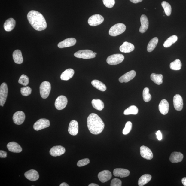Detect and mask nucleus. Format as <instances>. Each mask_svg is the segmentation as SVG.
Listing matches in <instances>:
<instances>
[{
    "label": "nucleus",
    "instance_id": "f257e3e1",
    "mask_svg": "<svg viewBox=\"0 0 186 186\" xmlns=\"http://www.w3.org/2000/svg\"><path fill=\"white\" fill-rule=\"evenodd\" d=\"M27 19L34 29L41 31L45 30L47 24L45 18L41 13L36 11H31L28 13Z\"/></svg>",
    "mask_w": 186,
    "mask_h": 186
},
{
    "label": "nucleus",
    "instance_id": "f03ea898",
    "mask_svg": "<svg viewBox=\"0 0 186 186\" xmlns=\"http://www.w3.org/2000/svg\"><path fill=\"white\" fill-rule=\"evenodd\" d=\"M87 124L89 131L93 135H97L102 132L105 127V124L97 114L92 113L89 115Z\"/></svg>",
    "mask_w": 186,
    "mask_h": 186
},
{
    "label": "nucleus",
    "instance_id": "7ed1b4c3",
    "mask_svg": "<svg viewBox=\"0 0 186 186\" xmlns=\"http://www.w3.org/2000/svg\"><path fill=\"white\" fill-rule=\"evenodd\" d=\"M126 26L122 23H117L110 28L109 34L111 36H117L123 33L126 30Z\"/></svg>",
    "mask_w": 186,
    "mask_h": 186
},
{
    "label": "nucleus",
    "instance_id": "20e7f679",
    "mask_svg": "<svg viewBox=\"0 0 186 186\" xmlns=\"http://www.w3.org/2000/svg\"><path fill=\"white\" fill-rule=\"evenodd\" d=\"M51 86L50 82L45 81L42 82L40 86V93L43 99L48 97L50 92Z\"/></svg>",
    "mask_w": 186,
    "mask_h": 186
},
{
    "label": "nucleus",
    "instance_id": "39448f33",
    "mask_svg": "<svg viewBox=\"0 0 186 186\" xmlns=\"http://www.w3.org/2000/svg\"><path fill=\"white\" fill-rule=\"evenodd\" d=\"M75 57L83 59H89L96 57L93 52L89 50H82L78 51L74 55Z\"/></svg>",
    "mask_w": 186,
    "mask_h": 186
},
{
    "label": "nucleus",
    "instance_id": "423d86ee",
    "mask_svg": "<svg viewBox=\"0 0 186 186\" xmlns=\"http://www.w3.org/2000/svg\"><path fill=\"white\" fill-rule=\"evenodd\" d=\"M124 59V56L122 54H114L108 56L107 58V62L110 65H117L123 62Z\"/></svg>",
    "mask_w": 186,
    "mask_h": 186
},
{
    "label": "nucleus",
    "instance_id": "0eeeda50",
    "mask_svg": "<svg viewBox=\"0 0 186 186\" xmlns=\"http://www.w3.org/2000/svg\"><path fill=\"white\" fill-rule=\"evenodd\" d=\"M8 86L5 82L2 83L0 87V105L3 107L6 102L8 96Z\"/></svg>",
    "mask_w": 186,
    "mask_h": 186
},
{
    "label": "nucleus",
    "instance_id": "6e6552de",
    "mask_svg": "<svg viewBox=\"0 0 186 186\" xmlns=\"http://www.w3.org/2000/svg\"><path fill=\"white\" fill-rule=\"evenodd\" d=\"M103 16L99 14H96L91 16L88 20V24L92 26H96L102 23L104 21Z\"/></svg>",
    "mask_w": 186,
    "mask_h": 186
},
{
    "label": "nucleus",
    "instance_id": "1a4fd4ad",
    "mask_svg": "<svg viewBox=\"0 0 186 186\" xmlns=\"http://www.w3.org/2000/svg\"><path fill=\"white\" fill-rule=\"evenodd\" d=\"M50 125V121L46 119H40L34 123L33 128L35 130L39 131L48 128Z\"/></svg>",
    "mask_w": 186,
    "mask_h": 186
},
{
    "label": "nucleus",
    "instance_id": "9d476101",
    "mask_svg": "<svg viewBox=\"0 0 186 186\" xmlns=\"http://www.w3.org/2000/svg\"><path fill=\"white\" fill-rule=\"evenodd\" d=\"M68 100L66 97L64 96H60L56 98L55 103L56 108L58 110L64 109L66 106Z\"/></svg>",
    "mask_w": 186,
    "mask_h": 186
},
{
    "label": "nucleus",
    "instance_id": "9b49d317",
    "mask_svg": "<svg viewBox=\"0 0 186 186\" xmlns=\"http://www.w3.org/2000/svg\"><path fill=\"white\" fill-rule=\"evenodd\" d=\"M25 119L24 113L22 111H18L13 115V119L14 123L21 125L24 122Z\"/></svg>",
    "mask_w": 186,
    "mask_h": 186
},
{
    "label": "nucleus",
    "instance_id": "f8f14e48",
    "mask_svg": "<svg viewBox=\"0 0 186 186\" xmlns=\"http://www.w3.org/2000/svg\"><path fill=\"white\" fill-rule=\"evenodd\" d=\"M65 148L61 145L55 146L52 148L49 151L50 154L53 157L59 156L64 154Z\"/></svg>",
    "mask_w": 186,
    "mask_h": 186
},
{
    "label": "nucleus",
    "instance_id": "ddd939ff",
    "mask_svg": "<svg viewBox=\"0 0 186 186\" xmlns=\"http://www.w3.org/2000/svg\"><path fill=\"white\" fill-rule=\"evenodd\" d=\"M140 152L141 157L146 159L151 160L153 157V153L149 148L143 145L140 148Z\"/></svg>",
    "mask_w": 186,
    "mask_h": 186
},
{
    "label": "nucleus",
    "instance_id": "4468645a",
    "mask_svg": "<svg viewBox=\"0 0 186 186\" xmlns=\"http://www.w3.org/2000/svg\"><path fill=\"white\" fill-rule=\"evenodd\" d=\"M77 41L76 39L73 38H67L63 40L58 44V46L60 48L68 47L73 46L76 44Z\"/></svg>",
    "mask_w": 186,
    "mask_h": 186
},
{
    "label": "nucleus",
    "instance_id": "2eb2a0df",
    "mask_svg": "<svg viewBox=\"0 0 186 186\" xmlns=\"http://www.w3.org/2000/svg\"><path fill=\"white\" fill-rule=\"evenodd\" d=\"M173 102L174 108L176 110L180 111L183 109V100L180 95L177 94L174 96Z\"/></svg>",
    "mask_w": 186,
    "mask_h": 186
},
{
    "label": "nucleus",
    "instance_id": "dca6fc26",
    "mask_svg": "<svg viewBox=\"0 0 186 186\" xmlns=\"http://www.w3.org/2000/svg\"><path fill=\"white\" fill-rule=\"evenodd\" d=\"M136 73L135 70H132L126 73L119 78V81L121 83L128 82L133 79L136 76Z\"/></svg>",
    "mask_w": 186,
    "mask_h": 186
},
{
    "label": "nucleus",
    "instance_id": "f3484780",
    "mask_svg": "<svg viewBox=\"0 0 186 186\" xmlns=\"http://www.w3.org/2000/svg\"><path fill=\"white\" fill-rule=\"evenodd\" d=\"M79 126L78 122L72 120L70 122L68 127V131L70 135L76 136L78 133Z\"/></svg>",
    "mask_w": 186,
    "mask_h": 186
},
{
    "label": "nucleus",
    "instance_id": "a211bd4d",
    "mask_svg": "<svg viewBox=\"0 0 186 186\" xmlns=\"http://www.w3.org/2000/svg\"><path fill=\"white\" fill-rule=\"evenodd\" d=\"M112 178V174L109 171L104 170L98 174V178L101 182L105 183L111 179Z\"/></svg>",
    "mask_w": 186,
    "mask_h": 186
},
{
    "label": "nucleus",
    "instance_id": "6ab92c4d",
    "mask_svg": "<svg viewBox=\"0 0 186 186\" xmlns=\"http://www.w3.org/2000/svg\"><path fill=\"white\" fill-rule=\"evenodd\" d=\"M141 26L139 31L141 33H144L146 32L149 27V22L147 16L145 15H142L140 18Z\"/></svg>",
    "mask_w": 186,
    "mask_h": 186
},
{
    "label": "nucleus",
    "instance_id": "aec40b11",
    "mask_svg": "<svg viewBox=\"0 0 186 186\" xmlns=\"http://www.w3.org/2000/svg\"><path fill=\"white\" fill-rule=\"evenodd\" d=\"M25 177L28 180L35 181L38 179L39 177L38 172L34 169H31L26 172L24 174Z\"/></svg>",
    "mask_w": 186,
    "mask_h": 186
},
{
    "label": "nucleus",
    "instance_id": "412c9836",
    "mask_svg": "<svg viewBox=\"0 0 186 186\" xmlns=\"http://www.w3.org/2000/svg\"><path fill=\"white\" fill-rule=\"evenodd\" d=\"M130 171L128 169L121 168L115 169L113 171V174L115 176L121 178L127 177L130 175Z\"/></svg>",
    "mask_w": 186,
    "mask_h": 186
},
{
    "label": "nucleus",
    "instance_id": "4be33fe9",
    "mask_svg": "<svg viewBox=\"0 0 186 186\" xmlns=\"http://www.w3.org/2000/svg\"><path fill=\"white\" fill-rule=\"evenodd\" d=\"M183 158V155L180 152H173L172 153L169 157V161L172 163H176L182 161Z\"/></svg>",
    "mask_w": 186,
    "mask_h": 186
},
{
    "label": "nucleus",
    "instance_id": "5701e85b",
    "mask_svg": "<svg viewBox=\"0 0 186 186\" xmlns=\"http://www.w3.org/2000/svg\"><path fill=\"white\" fill-rule=\"evenodd\" d=\"M169 103L166 100L163 99L159 103V111L163 115H166L168 114L169 110Z\"/></svg>",
    "mask_w": 186,
    "mask_h": 186
},
{
    "label": "nucleus",
    "instance_id": "b1692460",
    "mask_svg": "<svg viewBox=\"0 0 186 186\" xmlns=\"http://www.w3.org/2000/svg\"><path fill=\"white\" fill-rule=\"evenodd\" d=\"M7 148L9 151L14 153H20L22 151V149L20 146L17 143L11 142L8 143L7 145Z\"/></svg>",
    "mask_w": 186,
    "mask_h": 186
},
{
    "label": "nucleus",
    "instance_id": "393cba45",
    "mask_svg": "<svg viewBox=\"0 0 186 186\" xmlns=\"http://www.w3.org/2000/svg\"><path fill=\"white\" fill-rule=\"evenodd\" d=\"M135 47L133 44L128 42H124L120 47V50L122 53H129L133 51Z\"/></svg>",
    "mask_w": 186,
    "mask_h": 186
},
{
    "label": "nucleus",
    "instance_id": "a878e982",
    "mask_svg": "<svg viewBox=\"0 0 186 186\" xmlns=\"http://www.w3.org/2000/svg\"><path fill=\"white\" fill-rule=\"evenodd\" d=\"M16 21L13 18H10L7 20L4 23V29L7 32H11L15 28Z\"/></svg>",
    "mask_w": 186,
    "mask_h": 186
},
{
    "label": "nucleus",
    "instance_id": "bb28decb",
    "mask_svg": "<svg viewBox=\"0 0 186 186\" xmlns=\"http://www.w3.org/2000/svg\"><path fill=\"white\" fill-rule=\"evenodd\" d=\"M75 73L74 69L69 68L63 72L61 75L60 78L63 81H67L73 77Z\"/></svg>",
    "mask_w": 186,
    "mask_h": 186
},
{
    "label": "nucleus",
    "instance_id": "cd10ccee",
    "mask_svg": "<svg viewBox=\"0 0 186 186\" xmlns=\"http://www.w3.org/2000/svg\"><path fill=\"white\" fill-rule=\"evenodd\" d=\"M14 62L17 64H20L23 62V58L22 52L19 50H16L14 51L13 55Z\"/></svg>",
    "mask_w": 186,
    "mask_h": 186
},
{
    "label": "nucleus",
    "instance_id": "c85d7f7f",
    "mask_svg": "<svg viewBox=\"0 0 186 186\" xmlns=\"http://www.w3.org/2000/svg\"><path fill=\"white\" fill-rule=\"evenodd\" d=\"M91 84L94 87L99 90L105 91L107 90V87L102 82L97 80H93L91 82Z\"/></svg>",
    "mask_w": 186,
    "mask_h": 186
},
{
    "label": "nucleus",
    "instance_id": "c756f323",
    "mask_svg": "<svg viewBox=\"0 0 186 186\" xmlns=\"http://www.w3.org/2000/svg\"><path fill=\"white\" fill-rule=\"evenodd\" d=\"M152 178L151 175L149 174H145L139 179L138 185L139 186H143L149 182Z\"/></svg>",
    "mask_w": 186,
    "mask_h": 186
},
{
    "label": "nucleus",
    "instance_id": "7c9ffc66",
    "mask_svg": "<svg viewBox=\"0 0 186 186\" xmlns=\"http://www.w3.org/2000/svg\"><path fill=\"white\" fill-rule=\"evenodd\" d=\"M91 103L93 107L96 110L102 111L104 108V103L99 99H94L92 101Z\"/></svg>",
    "mask_w": 186,
    "mask_h": 186
},
{
    "label": "nucleus",
    "instance_id": "2f4dec72",
    "mask_svg": "<svg viewBox=\"0 0 186 186\" xmlns=\"http://www.w3.org/2000/svg\"><path fill=\"white\" fill-rule=\"evenodd\" d=\"M151 79L155 83L160 85L163 83V75L162 74H157L152 73L151 75Z\"/></svg>",
    "mask_w": 186,
    "mask_h": 186
},
{
    "label": "nucleus",
    "instance_id": "473e14b6",
    "mask_svg": "<svg viewBox=\"0 0 186 186\" xmlns=\"http://www.w3.org/2000/svg\"><path fill=\"white\" fill-rule=\"evenodd\" d=\"M158 42V39L157 37H154L149 42L147 46V51L149 52H151L156 47Z\"/></svg>",
    "mask_w": 186,
    "mask_h": 186
},
{
    "label": "nucleus",
    "instance_id": "72a5a7b5",
    "mask_svg": "<svg viewBox=\"0 0 186 186\" xmlns=\"http://www.w3.org/2000/svg\"><path fill=\"white\" fill-rule=\"evenodd\" d=\"M178 37L176 35H173L165 41L163 44L164 47L168 48L172 45L173 44L177 41Z\"/></svg>",
    "mask_w": 186,
    "mask_h": 186
},
{
    "label": "nucleus",
    "instance_id": "f704fd0d",
    "mask_svg": "<svg viewBox=\"0 0 186 186\" xmlns=\"http://www.w3.org/2000/svg\"><path fill=\"white\" fill-rule=\"evenodd\" d=\"M138 112V109L135 105H131L124 110V114L125 115H136Z\"/></svg>",
    "mask_w": 186,
    "mask_h": 186
},
{
    "label": "nucleus",
    "instance_id": "c9c22d12",
    "mask_svg": "<svg viewBox=\"0 0 186 186\" xmlns=\"http://www.w3.org/2000/svg\"><path fill=\"white\" fill-rule=\"evenodd\" d=\"M182 66V63L181 61L179 59H177L170 63V68L172 70H178L181 69Z\"/></svg>",
    "mask_w": 186,
    "mask_h": 186
},
{
    "label": "nucleus",
    "instance_id": "e433bc0d",
    "mask_svg": "<svg viewBox=\"0 0 186 186\" xmlns=\"http://www.w3.org/2000/svg\"><path fill=\"white\" fill-rule=\"evenodd\" d=\"M161 5L163 8L164 12L167 16L171 15L172 11L171 7L170 5L166 1L162 2Z\"/></svg>",
    "mask_w": 186,
    "mask_h": 186
},
{
    "label": "nucleus",
    "instance_id": "4c0bfd02",
    "mask_svg": "<svg viewBox=\"0 0 186 186\" xmlns=\"http://www.w3.org/2000/svg\"><path fill=\"white\" fill-rule=\"evenodd\" d=\"M143 100L145 102H148L151 100L152 96L149 93V89L145 88L143 92Z\"/></svg>",
    "mask_w": 186,
    "mask_h": 186
},
{
    "label": "nucleus",
    "instance_id": "58836bf2",
    "mask_svg": "<svg viewBox=\"0 0 186 186\" xmlns=\"http://www.w3.org/2000/svg\"><path fill=\"white\" fill-rule=\"evenodd\" d=\"M18 83L23 86H27L29 83V79L25 75H22L18 81Z\"/></svg>",
    "mask_w": 186,
    "mask_h": 186
},
{
    "label": "nucleus",
    "instance_id": "ea45409f",
    "mask_svg": "<svg viewBox=\"0 0 186 186\" xmlns=\"http://www.w3.org/2000/svg\"><path fill=\"white\" fill-rule=\"evenodd\" d=\"M32 89L29 87H23L21 88L20 92L23 96H27L31 94Z\"/></svg>",
    "mask_w": 186,
    "mask_h": 186
},
{
    "label": "nucleus",
    "instance_id": "a19ab883",
    "mask_svg": "<svg viewBox=\"0 0 186 186\" xmlns=\"http://www.w3.org/2000/svg\"><path fill=\"white\" fill-rule=\"evenodd\" d=\"M132 123L130 121L127 122L123 130V134L124 135H128L130 132L132 128Z\"/></svg>",
    "mask_w": 186,
    "mask_h": 186
},
{
    "label": "nucleus",
    "instance_id": "79ce46f5",
    "mask_svg": "<svg viewBox=\"0 0 186 186\" xmlns=\"http://www.w3.org/2000/svg\"><path fill=\"white\" fill-rule=\"evenodd\" d=\"M104 5L108 8H113L115 4V0H103Z\"/></svg>",
    "mask_w": 186,
    "mask_h": 186
},
{
    "label": "nucleus",
    "instance_id": "37998d69",
    "mask_svg": "<svg viewBox=\"0 0 186 186\" xmlns=\"http://www.w3.org/2000/svg\"><path fill=\"white\" fill-rule=\"evenodd\" d=\"M90 163V160L89 159L86 158L80 160L77 162V165L79 167H82L87 165Z\"/></svg>",
    "mask_w": 186,
    "mask_h": 186
},
{
    "label": "nucleus",
    "instance_id": "c03bdc74",
    "mask_svg": "<svg viewBox=\"0 0 186 186\" xmlns=\"http://www.w3.org/2000/svg\"><path fill=\"white\" fill-rule=\"evenodd\" d=\"M110 185L111 186H122L121 181L118 178L113 179Z\"/></svg>",
    "mask_w": 186,
    "mask_h": 186
},
{
    "label": "nucleus",
    "instance_id": "a18cd8bd",
    "mask_svg": "<svg viewBox=\"0 0 186 186\" xmlns=\"http://www.w3.org/2000/svg\"><path fill=\"white\" fill-rule=\"evenodd\" d=\"M7 156V153L3 150L0 151V157L1 158H6Z\"/></svg>",
    "mask_w": 186,
    "mask_h": 186
},
{
    "label": "nucleus",
    "instance_id": "49530a36",
    "mask_svg": "<svg viewBox=\"0 0 186 186\" xmlns=\"http://www.w3.org/2000/svg\"><path fill=\"white\" fill-rule=\"evenodd\" d=\"M157 139L159 141L162 140V134L160 131H157L156 133Z\"/></svg>",
    "mask_w": 186,
    "mask_h": 186
},
{
    "label": "nucleus",
    "instance_id": "de8ad7c7",
    "mask_svg": "<svg viewBox=\"0 0 186 186\" xmlns=\"http://www.w3.org/2000/svg\"><path fill=\"white\" fill-rule=\"evenodd\" d=\"M130 1L133 3L136 4L140 3V2H142L143 0H130Z\"/></svg>",
    "mask_w": 186,
    "mask_h": 186
},
{
    "label": "nucleus",
    "instance_id": "09e8293b",
    "mask_svg": "<svg viewBox=\"0 0 186 186\" xmlns=\"http://www.w3.org/2000/svg\"><path fill=\"white\" fill-rule=\"evenodd\" d=\"M182 182L184 186H186V178H182Z\"/></svg>",
    "mask_w": 186,
    "mask_h": 186
},
{
    "label": "nucleus",
    "instance_id": "8fccbe9b",
    "mask_svg": "<svg viewBox=\"0 0 186 186\" xmlns=\"http://www.w3.org/2000/svg\"><path fill=\"white\" fill-rule=\"evenodd\" d=\"M69 185H68L67 183L63 182L60 185V186H69Z\"/></svg>",
    "mask_w": 186,
    "mask_h": 186
},
{
    "label": "nucleus",
    "instance_id": "3c124183",
    "mask_svg": "<svg viewBox=\"0 0 186 186\" xmlns=\"http://www.w3.org/2000/svg\"><path fill=\"white\" fill-rule=\"evenodd\" d=\"M89 186H99V185L97 184H96L95 183H91L89 184Z\"/></svg>",
    "mask_w": 186,
    "mask_h": 186
},
{
    "label": "nucleus",
    "instance_id": "603ef678",
    "mask_svg": "<svg viewBox=\"0 0 186 186\" xmlns=\"http://www.w3.org/2000/svg\"><path fill=\"white\" fill-rule=\"evenodd\" d=\"M94 53H95V55H97V53H96L95 52H94Z\"/></svg>",
    "mask_w": 186,
    "mask_h": 186
}]
</instances>
